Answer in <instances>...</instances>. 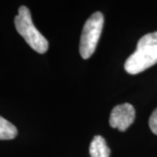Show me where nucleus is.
<instances>
[{
    "label": "nucleus",
    "instance_id": "7",
    "mask_svg": "<svg viewBox=\"0 0 157 157\" xmlns=\"http://www.w3.org/2000/svg\"><path fill=\"white\" fill-rule=\"evenodd\" d=\"M148 125L152 132L157 135V108L155 109V111L152 113L151 116L148 121Z\"/></svg>",
    "mask_w": 157,
    "mask_h": 157
},
{
    "label": "nucleus",
    "instance_id": "3",
    "mask_svg": "<svg viewBox=\"0 0 157 157\" xmlns=\"http://www.w3.org/2000/svg\"><path fill=\"white\" fill-rule=\"evenodd\" d=\"M104 25V16L96 11L85 23L79 42V53L84 59L92 56L100 40Z\"/></svg>",
    "mask_w": 157,
    "mask_h": 157
},
{
    "label": "nucleus",
    "instance_id": "6",
    "mask_svg": "<svg viewBox=\"0 0 157 157\" xmlns=\"http://www.w3.org/2000/svg\"><path fill=\"white\" fill-rule=\"evenodd\" d=\"M17 135L16 127L0 116V140H12Z\"/></svg>",
    "mask_w": 157,
    "mask_h": 157
},
{
    "label": "nucleus",
    "instance_id": "1",
    "mask_svg": "<svg viewBox=\"0 0 157 157\" xmlns=\"http://www.w3.org/2000/svg\"><path fill=\"white\" fill-rule=\"evenodd\" d=\"M157 63V32L141 37L136 50L127 59L124 67L129 74H138Z\"/></svg>",
    "mask_w": 157,
    "mask_h": 157
},
{
    "label": "nucleus",
    "instance_id": "5",
    "mask_svg": "<svg viewBox=\"0 0 157 157\" xmlns=\"http://www.w3.org/2000/svg\"><path fill=\"white\" fill-rule=\"evenodd\" d=\"M91 157H110V148L105 139L101 135H96L91 141L89 147Z\"/></svg>",
    "mask_w": 157,
    "mask_h": 157
},
{
    "label": "nucleus",
    "instance_id": "2",
    "mask_svg": "<svg viewBox=\"0 0 157 157\" xmlns=\"http://www.w3.org/2000/svg\"><path fill=\"white\" fill-rule=\"evenodd\" d=\"M14 23L17 33L34 51L41 54L46 52L49 47V43L35 27L32 20L30 10L26 6L19 7L18 14L15 17Z\"/></svg>",
    "mask_w": 157,
    "mask_h": 157
},
{
    "label": "nucleus",
    "instance_id": "4",
    "mask_svg": "<svg viewBox=\"0 0 157 157\" xmlns=\"http://www.w3.org/2000/svg\"><path fill=\"white\" fill-rule=\"evenodd\" d=\"M135 118V110L129 103L117 105L113 108L109 124L113 128L124 132L133 124Z\"/></svg>",
    "mask_w": 157,
    "mask_h": 157
}]
</instances>
